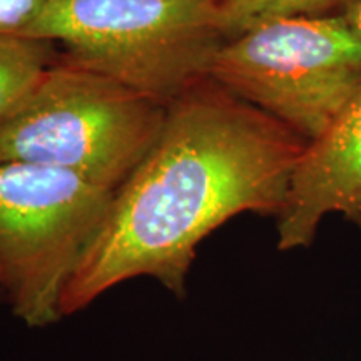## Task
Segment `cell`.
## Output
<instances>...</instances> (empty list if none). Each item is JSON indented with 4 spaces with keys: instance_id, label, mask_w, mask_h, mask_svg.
Masks as SVG:
<instances>
[{
    "instance_id": "cell-1",
    "label": "cell",
    "mask_w": 361,
    "mask_h": 361,
    "mask_svg": "<svg viewBox=\"0 0 361 361\" xmlns=\"http://www.w3.org/2000/svg\"><path fill=\"white\" fill-rule=\"evenodd\" d=\"M305 137L213 79L168 107L162 130L112 202L61 296L75 314L129 279L186 296L202 239L245 213L278 216Z\"/></svg>"
},
{
    "instance_id": "cell-2",
    "label": "cell",
    "mask_w": 361,
    "mask_h": 361,
    "mask_svg": "<svg viewBox=\"0 0 361 361\" xmlns=\"http://www.w3.org/2000/svg\"><path fill=\"white\" fill-rule=\"evenodd\" d=\"M22 35L164 107L209 79L228 40L216 0H47Z\"/></svg>"
},
{
    "instance_id": "cell-3",
    "label": "cell",
    "mask_w": 361,
    "mask_h": 361,
    "mask_svg": "<svg viewBox=\"0 0 361 361\" xmlns=\"http://www.w3.org/2000/svg\"><path fill=\"white\" fill-rule=\"evenodd\" d=\"M168 107L62 57L0 126V162L66 169L117 191L159 137Z\"/></svg>"
},
{
    "instance_id": "cell-4",
    "label": "cell",
    "mask_w": 361,
    "mask_h": 361,
    "mask_svg": "<svg viewBox=\"0 0 361 361\" xmlns=\"http://www.w3.org/2000/svg\"><path fill=\"white\" fill-rule=\"evenodd\" d=\"M114 191L66 169L0 162V291L29 328L62 319L61 296Z\"/></svg>"
},
{
    "instance_id": "cell-5",
    "label": "cell",
    "mask_w": 361,
    "mask_h": 361,
    "mask_svg": "<svg viewBox=\"0 0 361 361\" xmlns=\"http://www.w3.org/2000/svg\"><path fill=\"white\" fill-rule=\"evenodd\" d=\"M209 79L313 141L361 85V40L346 16L274 19L226 40Z\"/></svg>"
},
{
    "instance_id": "cell-6",
    "label": "cell",
    "mask_w": 361,
    "mask_h": 361,
    "mask_svg": "<svg viewBox=\"0 0 361 361\" xmlns=\"http://www.w3.org/2000/svg\"><path fill=\"white\" fill-rule=\"evenodd\" d=\"M329 213L343 214L361 231V85L298 159L276 216L278 250L313 245Z\"/></svg>"
},
{
    "instance_id": "cell-7",
    "label": "cell",
    "mask_w": 361,
    "mask_h": 361,
    "mask_svg": "<svg viewBox=\"0 0 361 361\" xmlns=\"http://www.w3.org/2000/svg\"><path fill=\"white\" fill-rule=\"evenodd\" d=\"M54 62L51 40L0 34V126L16 112Z\"/></svg>"
},
{
    "instance_id": "cell-8",
    "label": "cell",
    "mask_w": 361,
    "mask_h": 361,
    "mask_svg": "<svg viewBox=\"0 0 361 361\" xmlns=\"http://www.w3.org/2000/svg\"><path fill=\"white\" fill-rule=\"evenodd\" d=\"M360 2L361 0H216L228 40L274 19L346 16Z\"/></svg>"
},
{
    "instance_id": "cell-9",
    "label": "cell",
    "mask_w": 361,
    "mask_h": 361,
    "mask_svg": "<svg viewBox=\"0 0 361 361\" xmlns=\"http://www.w3.org/2000/svg\"><path fill=\"white\" fill-rule=\"evenodd\" d=\"M47 0H0V34H22Z\"/></svg>"
},
{
    "instance_id": "cell-10",
    "label": "cell",
    "mask_w": 361,
    "mask_h": 361,
    "mask_svg": "<svg viewBox=\"0 0 361 361\" xmlns=\"http://www.w3.org/2000/svg\"><path fill=\"white\" fill-rule=\"evenodd\" d=\"M346 19H348L350 25L353 27L355 34L358 35V39L361 40V2L353 8V11L346 13Z\"/></svg>"
},
{
    "instance_id": "cell-11",
    "label": "cell",
    "mask_w": 361,
    "mask_h": 361,
    "mask_svg": "<svg viewBox=\"0 0 361 361\" xmlns=\"http://www.w3.org/2000/svg\"><path fill=\"white\" fill-rule=\"evenodd\" d=\"M0 303H4V296H2V291H0Z\"/></svg>"
}]
</instances>
